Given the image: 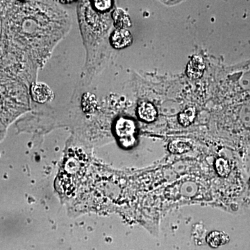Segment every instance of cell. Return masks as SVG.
I'll return each instance as SVG.
<instances>
[{
  "instance_id": "cell-1",
  "label": "cell",
  "mask_w": 250,
  "mask_h": 250,
  "mask_svg": "<svg viewBox=\"0 0 250 250\" xmlns=\"http://www.w3.org/2000/svg\"><path fill=\"white\" fill-rule=\"evenodd\" d=\"M115 132L122 147L128 149L134 147L136 144V125L133 120L119 118L115 125Z\"/></svg>"
},
{
  "instance_id": "cell-2",
  "label": "cell",
  "mask_w": 250,
  "mask_h": 250,
  "mask_svg": "<svg viewBox=\"0 0 250 250\" xmlns=\"http://www.w3.org/2000/svg\"><path fill=\"white\" fill-rule=\"evenodd\" d=\"M31 95L36 103L44 104L52 101L54 94L48 85L42 82H36L31 87Z\"/></svg>"
},
{
  "instance_id": "cell-3",
  "label": "cell",
  "mask_w": 250,
  "mask_h": 250,
  "mask_svg": "<svg viewBox=\"0 0 250 250\" xmlns=\"http://www.w3.org/2000/svg\"><path fill=\"white\" fill-rule=\"evenodd\" d=\"M110 41L115 49H124L131 45L133 36L128 29H116L112 33Z\"/></svg>"
},
{
  "instance_id": "cell-4",
  "label": "cell",
  "mask_w": 250,
  "mask_h": 250,
  "mask_svg": "<svg viewBox=\"0 0 250 250\" xmlns=\"http://www.w3.org/2000/svg\"><path fill=\"white\" fill-rule=\"evenodd\" d=\"M205 68V62L203 58L199 55H194L187 65V76L191 80H198L203 75Z\"/></svg>"
},
{
  "instance_id": "cell-5",
  "label": "cell",
  "mask_w": 250,
  "mask_h": 250,
  "mask_svg": "<svg viewBox=\"0 0 250 250\" xmlns=\"http://www.w3.org/2000/svg\"><path fill=\"white\" fill-rule=\"evenodd\" d=\"M137 112L140 119L146 123H152L157 118V109L153 104L148 102L141 103L138 107Z\"/></svg>"
},
{
  "instance_id": "cell-6",
  "label": "cell",
  "mask_w": 250,
  "mask_h": 250,
  "mask_svg": "<svg viewBox=\"0 0 250 250\" xmlns=\"http://www.w3.org/2000/svg\"><path fill=\"white\" fill-rule=\"evenodd\" d=\"M112 18H113L115 27L117 29H127V28L131 27L132 22H131V18L124 9L118 8L115 10L112 14Z\"/></svg>"
},
{
  "instance_id": "cell-7",
  "label": "cell",
  "mask_w": 250,
  "mask_h": 250,
  "mask_svg": "<svg viewBox=\"0 0 250 250\" xmlns=\"http://www.w3.org/2000/svg\"><path fill=\"white\" fill-rule=\"evenodd\" d=\"M206 241L210 248H218L226 245L229 241V236L223 231H213L208 233Z\"/></svg>"
},
{
  "instance_id": "cell-8",
  "label": "cell",
  "mask_w": 250,
  "mask_h": 250,
  "mask_svg": "<svg viewBox=\"0 0 250 250\" xmlns=\"http://www.w3.org/2000/svg\"><path fill=\"white\" fill-rule=\"evenodd\" d=\"M197 110L195 107H188L184 111L181 112L178 115L179 124L184 127L190 126L196 119Z\"/></svg>"
},
{
  "instance_id": "cell-9",
  "label": "cell",
  "mask_w": 250,
  "mask_h": 250,
  "mask_svg": "<svg viewBox=\"0 0 250 250\" xmlns=\"http://www.w3.org/2000/svg\"><path fill=\"white\" fill-rule=\"evenodd\" d=\"M191 149V145L182 140H174L168 145V150L174 154H181L188 152Z\"/></svg>"
},
{
  "instance_id": "cell-10",
  "label": "cell",
  "mask_w": 250,
  "mask_h": 250,
  "mask_svg": "<svg viewBox=\"0 0 250 250\" xmlns=\"http://www.w3.org/2000/svg\"><path fill=\"white\" fill-rule=\"evenodd\" d=\"M215 168L217 173L221 177H227L231 172V166L228 160L223 158H218L215 161Z\"/></svg>"
},
{
  "instance_id": "cell-11",
  "label": "cell",
  "mask_w": 250,
  "mask_h": 250,
  "mask_svg": "<svg viewBox=\"0 0 250 250\" xmlns=\"http://www.w3.org/2000/svg\"><path fill=\"white\" fill-rule=\"evenodd\" d=\"M94 6L95 9L101 12H104L111 9L112 6V1L110 0H104V1H94Z\"/></svg>"
},
{
  "instance_id": "cell-12",
  "label": "cell",
  "mask_w": 250,
  "mask_h": 250,
  "mask_svg": "<svg viewBox=\"0 0 250 250\" xmlns=\"http://www.w3.org/2000/svg\"></svg>"
}]
</instances>
